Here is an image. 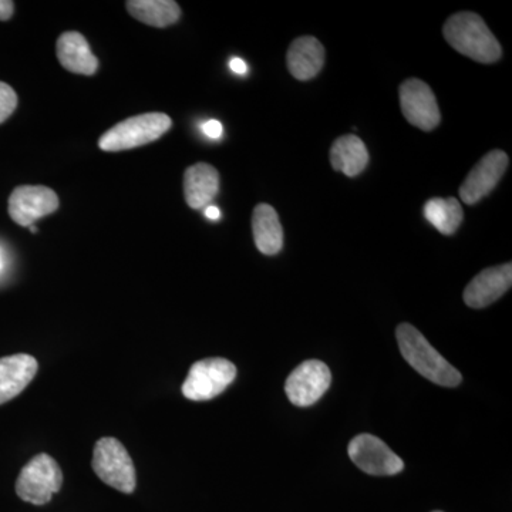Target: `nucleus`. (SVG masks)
I'll return each instance as SVG.
<instances>
[{
  "label": "nucleus",
  "instance_id": "15",
  "mask_svg": "<svg viewBox=\"0 0 512 512\" xmlns=\"http://www.w3.org/2000/svg\"><path fill=\"white\" fill-rule=\"evenodd\" d=\"M289 73L296 80H311L318 76L325 64V47L316 37L303 36L293 40L286 55Z\"/></svg>",
  "mask_w": 512,
  "mask_h": 512
},
{
  "label": "nucleus",
  "instance_id": "12",
  "mask_svg": "<svg viewBox=\"0 0 512 512\" xmlns=\"http://www.w3.org/2000/svg\"><path fill=\"white\" fill-rule=\"evenodd\" d=\"M512 285V265L484 269L467 285L464 302L473 309H483L498 301Z\"/></svg>",
  "mask_w": 512,
  "mask_h": 512
},
{
  "label": "nucleus",
  "instance_id": "3",
  "mask_svg": "<svg viewBox=\"0 0 512 512\" xmlns=\"http://www.w3.org/2000/svg\"><path fill=\"white\" fill-rule=\"evenodd\" d=\"M173 126L164 113H146L120 121L100 137L99 147L107 153L131 150L153 143Z\"/></svg>",
  "mask_w": 512,
  "mask_h": 512
},
{
  "label": "nucleus",
  "instance_id": "4",
  "mask_svg": "<svg viewBox=\"0 0 512 512\" xmlns=\"http://www.w3.org/2000/svg\"><path fill=\"white\" fill-rule=\"evenodd\" d=\"M92 466L97 477L111 488L124 494L136 490V468L126 447L119 440L104 437L97 441Z\"/></svg>",
  "mask_w": 512,
  "mask_h": 512
},
{
  "label": "nucleus",
  "instance_id": "25",
  "mask_svg": "<svg viewBox=\"0 0 512 512\" xmlns=\"http://www.w3.org/2000/svg\"><path fill=\"white\" fill-rule=\"evenodd\" d=\"M205 210V217L210 218L211 221H217L221 218V211L218 210L217 207H214V205H208L207 208H204Z\"/></svg>",
  "mask_w": 512,
  "mask_h": 512
},
{
  "label": "nucleus",
  "instance_id": "1",
  "mask_svg": "<svg viewBox=\"0 0 512 512\" xmlns=\"http://www.w3.org/2000/svg\"><path fill=\"white\" fill-rule=\"evenodd\" d=\"M443 33L448 45L478 63H495L503 55L500 43L477 13L460 12L450 16L444 23Z\"/></svg>",
  "mask_w": 512,
  "mask_h": 512
},
{
  "label": "nucleus",
  "instance_id": "6",
  "mask_svg": "<svg viewBox=\"0 0 512 512\" xmlns=\"http://www.w3.org/2000/svg\"><path fill=\"white\" fill-rule=\"evenodd\" d=\"M237 377V367L222 357L200 360L191 366L183 384V394L192 402H205L220 396Z\"/></svg>",
  "mask_w": 512,
  "mask_h": 512
},
{
  "label": "nucleus",
  "instance_id": "9",
  "mask_svg": "<svg viewBox=\"0 0 512 512\" xmlns=\"http://www.w3.org/2000/svg\"><path fill=\"white\" fill-rule=\"evenodd\" d=\"M399 93L403 116L412 126L423 131H431L439 126V104L429 84L420 79H409L402 83Z\"/></svg>",
  "mask_w": 512,
  "mask_h": 512
},
{
  "label": "nucleus",
  "instance_id": "21",
  "mask_svg": "<svg viewBox=\"0 0 512 512\" xmlns=\"http://www.w3.org/2000/svg\"><path fill=\"white\" fill-rule=\"evenodd\" d=\"M18 107V94L9 84L0 82V124L12 116L13 111Z\"/></svg>",
  "mask_w": 512,
  "mask_h": 512
},
{
  "label": "nucleus",
  "instance_id": "24",
  "mask_svg": "<svg viewBox=\"0 0 512 512\" xmlns=\"http://www.w3.org/2000/svg\"><path fill=\"white\" fill-rule=\"evenodd\" d=\"M229 67H231L232 72L237 74H245L248 70L247 64H245L244 60L238 59V57H234V59L231 60Z\"/></svg>",
  "mask_w": 512,
  "mask_h": 512
},
{
  "label": "nucleus",
  "instance_id": "27",
  "mask_svg": "<svg viewBox=\"0 0 512 512\" xmlns=\"http://www.w3.org/2000/svg\"><path fill=\"white\" fill-rule=\"evenodd\" d=\"M2 268H3V261H2V256H0V271H2Z\"/></svg>",
  "mask_w": 512,
  "mask_h": 512
},
{
  "label": "nucleus",
  "instance_id": "2",
  "mask_svg": "<svg viewBox=\"0 0 512 512\" xmlns=\"http://www.w3.org/2000/svg\"><path fill=\"white\" fill-rule=\"evenodd\" d=\"M396 336L404 360L421 376L444 387H456L461 383V373L414 326L402 323L396 330Z\"/></svg>",
  "mask_w": 512,
  "mask_h": 512
},
{
  "label": "nucleus",
  "instance_id": "19",
  "mask_svg": "<svg viewBox=\"0 0 512 512\" xmlns=\"http://www.w3.org/2000/svg\"><path fill=\"white\" fill-rule=\"evenodd\" d=\"M126 8L138 22L153 28H167L181 16L180 6L174 0H130Z\"/></svg>",
  "mask_w": 512,
  "mask_h": 512
},
{
  "label": "nucleus",
  "instance_id": "26",
  "mask_svg": "<svg viewBox=\"0 0 512 512\" xmlns=\"http://www.w3.org/2000/svg\"><path fill=\"white\" fill-rule=\"evenodd\" d=\"M30 228V231L33 232V234H35V232H37V228L35 227V225H32V227H29Z\"/></svg>",
  "mask_w": 512,
  "mask_h": 512
},
{
  "label": "nucleus",
  "instance_id": "14",
  "mask_svg": "<svg viewBox=\"0 0 512 512\" xmlns=\"http://www.w3.org/2000/svg\"><path fill=\"white\" fill-rule=\"evenodd\" d=\"M37 360L30 355H13L0 359V404L19 396L35 379Z\"/></svg>",
  "mask_w": 512,
  "mask_h": 512
},
{
  "label": "nucleus",
  "instance_id": "22",
  "mask_svg": "<svg viewBox=\"0 0 512 512\" xmlns=\"http://www.w3.org/2000/svg\"><path fill=\"white\" fill-rule=\"evenodd\" d=\"M201 130L205 136L212 138V140H218V138L222 137V133H224V127H222L218 120L205 121L201 126Z\"/></svg>",
  "mask_w": 512,
  "mask_h": 512
},
{
  "label": "nucleus",
  "instance_id": "7",
  "mask_svg": "<svg viewBox=\"0 0 512 512\" xmlns=\"http://www.w3.org/2000/svg\"><path fill=\"white\" fill-rule=\"evenodd\" d=\"M349 456L360 470L370 476H396L403 471L402 458L372 434H360L349 444Z\"/></svg>",
  "mask_w": 512,
  "mask_h": 512
},
{
  "label": "nucleus",
  "instance_id": "16",
  "mask_svg": "<svg viewBox=\"0 0 512 512\" xmlns=\"http://www.w3.org/2000/svg\"><path fill=\"white\" fill-rule=\"evenodd\" d=\"M56 53L60 64L69 72L93 76L99 69V60L82 33H63L57 39Z\"/></svg>",
  "mask_w": 512,
  "mask_h": 512
},
{
  "label": "nucleus",
  "instance_id": "5",
  "mask_svg": "<svg viewBox=\"0 0 512 512\" xmlns=\"http://www.w3.org/2000/svg\"><path fill=\"white\" fill-rule=\"evenodd\" d=\"M63 484V473L55 458L49 454H37L20 471L16 481V493L26 503L45 505L59 493Z\"/></svg>",
  "mask_w": 512,
  "mask_h": 512
},
{
  "label": "nucleus",
  "instance_id": "18",
  "mask_svg": "<svg viewBox=\"0 0 512 512\" xmlns=\"http://www.w3.org/2000/svg\"><path fill=\"white\" fill-rule=\"evenodd\" d=\"M330 164L333 170L348 177H356L369 164V153L365 143L355 134L339 137L330 148Z\"/></svg>",
  "mask_w": 512,
  "mask_h": 512
},
{
  "label": "nucleus",
  "instance_id": "28",
  "mask_svg": "<svg viewBox=\"0 0 512 512\" xmlns=\"http://www.w3.org/2000/svg\"><path fill=\"white\" fill-rule=\"evenodd\" d=\"M434 512H441V511H434Z\"/></svg>",
  "mask_w": 512,
  "mask_h": 512
},
{
  "label": "nucleus",
  "instance_id": "20",
  "mask_svg": "<svg viewBox=\"0 0 512 512\" xmlns=\"http://www.w3.org/2000/svg\"><path fill=\"white\" fill-rule=\"evenodd\" d=\"M424 217L441 234L453 235L464 220V212L456 198H431L424 205Z\"/></svg>",
  "mask_w": 512,
  "mask_h": 512
},
{
  "label": "nucleus",
  "instance_id": "10",
  "mask_svg": "<svg viewBox=\"0 0 512 512\" xmlns=\"http://www.w3.org/2000/svg\"><path fill=\"white\" fill-rule=\"evenodd\" d=\"M59 204V197L52 188L22 185L10 194L9 215L20 227H32L39 218L57 211Z\"/></svg>",
  "mask_w": 512,
  "mask_h": 512
},
{
  "label": "nucleus",
  "instance_id": "17",
  "mask_svg": "<svg viewBox=\"0 0 512 512\" xmlns=\"http://www.w3.org/2000/svg\"><path fill=\"white\" fill-rule=\"evenodd\" d=\"M252 232L256 248L264 255L279 254L284 247V228L278 212L269 204L256 205L252 215Z\"/></svg>",
  "mask_w": 512,
  "mask_h": 512
},
{
  "label": "nucleus",
  "instance_id": "8",
  "mask_svg": "<svg viewBox=\"0 0 512 512\" xmlns=\"http://www.w3.org/2000/svg\"><path fill=\"white\" fill-rule=\"evenodd\" d=\"M332 383L328 365L320 360H306L296 367L285 383V392L291 403L298 407L313 406Z\"/></svg>",
  "mask_w": 512,
  "mask_h": 512
},
{
  "label": "nucleus",
  "instance_id": "23",
  "mask_svg": "<svg viewBox=\"0 0 512 512\" xmlns=\"http://www.w3.org/2000/svg\"><path fill=\"white\" fill-rule=\"evenodd\" d=\"M15 12V3L10 0H0V20H9Z\"/></svg>",
  "mask_w": 512,
  "mask_h": 512
},
{
  "label": "nucleus",
  "instance_id": "13",
  "mask_svg": "<svg viewBox=\"0 0 512 512\" xmlns=\"http://www.w3.org/2000/svg\"><path fill=\"white\" fill-rule=\"evenodd\" d=\"M220 191V174L212 165H191L184 173L185 201L192 210H204Z\"/></svg>",
  "mask_w": 512,
  "mask_h": 512
},
{
  "label": "nucleus",
  "instance_id": "11",
  "mask_svg": "<svg viewBox=\"0 0 512 512\" xmlns=\"http://www.w3.org/2000/svg\"><path fill=\"white\" fill-rule=\"evenodd\" d=\"M508 160L507 154L501 150H493L485 154L473 170L468 173L466 180L461 184L460 197L461 201L467 205L477 204L487 197L494 190L498 181L503 178L507 171Z\"/></svg>",
  "mask_w": 512,
  "mask_h": 512
}]
</instances>
